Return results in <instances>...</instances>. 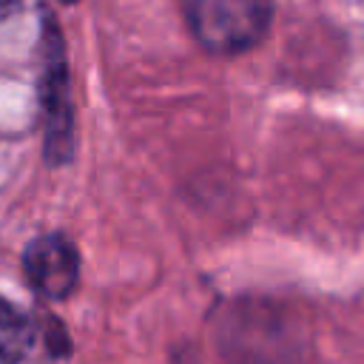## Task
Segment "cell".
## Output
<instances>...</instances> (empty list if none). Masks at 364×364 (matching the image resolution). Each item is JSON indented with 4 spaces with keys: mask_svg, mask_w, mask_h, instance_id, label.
I'll return each mask as SVG.
<instances>
[{
    "mask_svg": "<svg viewBox=\"0 0 364 364\" xmlns=\"http://www.w3.org/2000/svg\"><path fill=\"white\" fill-rule=\"evenodd\" d=\"M193 40L219 57L256 48L273 23V0H179Z\"/></svg>",
    "mask_w": 364,
    "mask_h": 364,
    "instance_id": "6da1fadb",
    "label": "cell"
},
{
    "mask_svg": "<svg viewBox=\"0 0 364 364\" xmlns=\"http://www.w3.org/2000/svg\"><path fill=\"white\" fill-rule=\"evenodd\" d=\"M23 267L31 287L46 299H65L80 279V253L63 233H43L28 242Z\"/></svg>",
    "mask_w": 364,
    "mask_h": 364,
    "instance_id": "7a4b0ae2",
    "label": "cell"
},
{
    "mask_svg": "<svg viewBox=\"0 0 364 364\" xmlns=\"http://www.w3.org/2000/svg\"><path fill=\"white\" fill-rule=\"evenodd\" d=\"M48 60H46V82H43V102L48 119V156L51 162H65L71 156V102H68V77H65V57L60 28L48 20L46 31Z\"/></svg>",
    "mask_w": 364,
    "mask_h": 364,
    "instance_id": "3957f363",
    "label": "cell"
},
{
    "mask_svg": "<svg viewBox=\"0 0 364 364\" xmlns=\"http://www.w3.org/2000/svg\"><path fill=\"white\" fill-rule=\"evenodd\" d=\"M34 347V327L28 316L11 301L0 299V364H20Z\"/></svg>",
    "mask_w": 364,
    "mask_h": 364,
    "instance_id": "277c9868",
    "label": "cell"
},
{
    "mask_svg": "<svg viewBox=\"0 0 364 364\" xmlns=\"http://www.w3.org/2000/svg\"><path fill=\"white\" fill-rule=\"evenodd\" d=\"M9 11H11V0H0V20H3Z\"/></svg>",
    "mask_w": 364,
    "mask_h": 364,
    "instance_id": "5b68a950",
    "label": "cell"
},
{
    "mask_svg": "<svg viewBox=\"0 0 364 364\" xmlns=\"http://www.w3.org/2000/svg\"><path fill=\"white\" fill-rule=\"evenodd\" d=\"M63 3H77V0H63Z\"/></svg>",
    "mask_w": 364,
    "mask_h": 364,
    "instance_id": "8992f818",
    "label": "cell"
}]
</instances>
